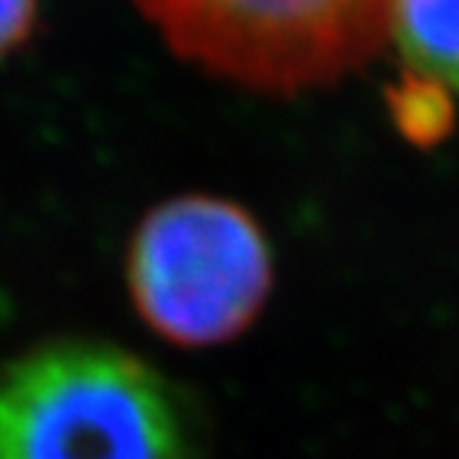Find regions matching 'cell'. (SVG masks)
Segmentation results:
<instances>
[{"mask_svg": "<svg viewBox=\"0 0 459 459\" xmlns=\"http://www.w3.org/2000/svg\"><path fill=\"white\" fill-rule=\"evenodd\" d=\"M272 251L242 206L209 195L170 197L134 227L126 283L134 310L177 346L233 341L272 292Z\"/></svg>", "mask_w": 459, "mask_h": 459, "instance_id": "3957f363", "label": "cell"}, {"mask_svg": "<svg viewBox=\"0 0 459 459\" xmlns=\"http://www.w3.org/2000/svg\"><path fill=\"white\" fill-rule=\"evenodd\" d=\"M177 57L260 93H305L388 45L394 0H132Z\"/></svg>", "mask_w": 459, "mask_h": 459, "instance_id": "7a4b0ae2", "label": "cell"}, {"mask_svg": "<svg viewBox=\"0 0 459 459\" xmlns=\"http://www.w3.org/2000/svg\"><path fill=\"white\" fill-rule=\"evenodd\" d=\"M161 373L111 343L57 341L0 370V459H188Z\"/></svg>", "mask_w": 459, "mask_h": 459, "instance_id": "6da1fadb", "label": "cell"}, {"mask_svg": "<svg viewBox=\"0 0 459 459\" xmlns=\"http://www.w3.org/2000/svg\"><path fill=\"white\" fill-rule=\"evenodd\" d=\"M36 15H39V0H0V60H6L30 39Z\"/></svg>", "mask_w": 459, "mask_h": 459, "instance_id": "5b68a950", "label": "cell"}, {"mask_svg": "<svg viewBox=\"0 0 459 459\" xmlns=\"http://www.w3.org/2000/svg\"><path fill=\"white\" fill-rule=\"evenodd\" d=\"M388 42L409 78L459 93V0H394Z\"/></svg>", "mask_w": 459, "mask_h": 459, "instance_id": "277c9868", "label": "cell"}]
</instances>
